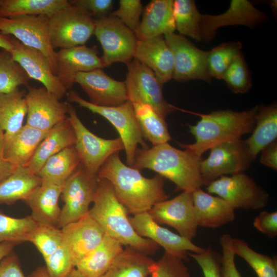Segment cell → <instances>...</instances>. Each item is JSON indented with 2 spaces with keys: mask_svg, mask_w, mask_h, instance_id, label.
<instances>
[{
  "mask_svg": "<svg viewBox=\"0 0 277 277\" xmlns=\"http://www.w3.org/2000/svg\"><path fill=\"white\" fill-rule=\"evenodd\" d=\"M16 245L15 243L7 242L0 243V261L13 251Z\"/></svg>",
  "mask_w": 277,
  "mask_h": 277,
  "instance_id": "54",
  "label": "cell"
},
{
  "mask_svg": "<svg viewBox=\"0 0 277 277\" xmlns=\"http://www.w3.org/2000/svg\"><path fill=\"white\" fill-rule=\"evenodd\" d=\"M153 262L149 255L127 247L102 277H148Z\"/></svg>",
  "mask_w": 277,
  "mask_h": 277,
  "instance_id": "34",
  "label": "cell"
},
{
  "mask_svg": "<svg viewBox=\"0 0 277 277\" xmlns=\"http://www.w3.org/2000/svg\"><path fill=\"white\" fill-rule=\"evenodd\" d=\"M194 214L197 226L216 228L233 222L235 209L219 196L201 188L192 192Z\"/></svg>",
  "mask_w": 277,
  "mask_h": 277,
  "instance_id": "24",
  "label": "cell"
},
{
  "mask_svg": "<svg viewBox=\"0 0 277 277\" xmlns=\"http://www.w3.org/2000/svg\"><path fill=\"white\" fill-rule=\"evenodd\" d=\"M85 11L92 17L96 19L108 16L112 10L113 1L112 0H74L70 2Z\"/></svg>",
  "mask_w": 277,
  "mask_h": 277,
  "instance_id": "49",
  "label": "cell"
},
{
  "mask_svg": "<svg viewBox=\"0 0 277 277\" xmlns=\"http://www.w3.org/2000/svg\"><path fill=\"white\" fill-rule=\"evenodd\" d=\"M70 5L67 0H3L0 17L44 15L50 17Z\"/></svg>",
  "mask_w": 277,
  "mask_h": 277,
  "instance_id": "33",
  "label": "cell"
},
{
  "mask_svg": "<svg viewBox=\"0 0 277 277\" xmlns=\"http://www.w3.org/2000/svg\"><path fill=\"white\" fill-rule=\"evenodd\" d=\"M91 104L104 107L117 106L128 100L125 82L113 79L102 69L78 73L75 78Z\"/></svg>",
  "mask_w": 277,
  "mask_h": 277,
  "instance_id": "20",
  "label": "cell"
},
{
  "mask_svg": "<svg viewBox=\"0 0 277 277\" xmlns=\"http://www.w3.org/2000/svg\"><path fill=\"white\" fill-rule=\"evenodd\" d=\"M202 270L204 277H222L221 273V254L211 247L200 253L188 252Z\"/></svg>",
  "mask_w": 277,
  "mask_h": 277,
  "instance_id": "47",
  "label": "cell"
},
{
  "mask_svg": "<svg viewBox=\"0 0 277 277\" xmlns=\"http://www.w3.org/2000/svg\"><path fill=\"white\" fill-rule=\"evenodd\" d=\"M93 206L88 215L102 228L105 233L131 248L148 255H153L160 247L151 240L141 236L132 227L125 207L116 197L111 184L98 179Z\"/></svg>",
  "mask_w": 277,
  "mask_h": 277,
  "instance_id": "3",
  "label": "cell"
},
{
  "mask_svg": "<svg viewBox=\"0 0 277 277\" xmlns=\"http://www.w3.org/2000/svg\"><path fill=\"white\" fill-rule=\"evenodd\" d=\"M173 56L172 78L177 82L200 80L210 82L207 56L208 51L197 48L185 36L174 32L164 35Z\"/></svg>",
  "mask_w": 277,
  "mask_h": 277,
  "instance_id": "14",
  "label": "cell"
},
{
  "mask_svg": "<svg viewBox=\"0 0 277 277\" xmlns=\"http://www.w3.org/2000/svg\"><path fill=\"white\" fill-rule=\"evenodd\" d=\"M232 238L228 233L222 235L220 243L222 248L221 273L222 277H242L235 263Z\"/></svg>",
  "mask_w": 277,
  "mask_h": 277,
  "instance_id": "48",
  "label": "cell"
},
{
  "mask_svg": "<svg viewBox=\"0 0 277 277\" xmlns=\"http://www.w3.org/2000/svg\"><path fill=\"white\" fill-rule=\"evenodd\" d=\"M97 175L111 184L118 200L133 215L148 212L168 198L164 189L165 178L159 174L152 178L144 177L139 170L126 165L119 152L106 161Z\"/></svg>",
  "mask_w": 277,
  "mask_h": 277,
  "instance_id": "1",
  "label": "cell"
},
{
  "mask_svg": "<svg viewBox=\"0 0 277 277\" xmlns=\"http://www.w3.org/2000/svg\"><path fill=\"white\" fill-rule=\"evenodd\" d=\"M234 93H245L251 88V78L242 53L239 54L228 68L223 79Z\"/></svg>",
  "mask_w": 277,
  "mask_h": 277,
  "instance_id": "43",
  "label": "cell"
},
{
  "mask_svg": "<svg viewBox=\"0 0 277 277\" xmlns=\"http://www.w3.org/2000/svg\"><path fill=\"white\" fill-rule=\"evenodd\" d=\"M0 48L9 52L12 49V44L9 35H5L0 32Z\"/></svg>",
  "mask_w": 277,
  "mask_h": 277,
  "instance_id": "55",
  "label": "cell"
},
{
  "mask_svg": "<svg viewBox=\"0 0 277 277\" xmlns=\"http://www.w3.org/2000/svg\"><path fill=\"white\" fill-rule=\"evenodd\" d=\"M37 225L30 215L15 218L0 211V243L7 242L17 245L29 242Z\"/></svg>",
  "mask_w": 277,
  "mask_h": 277,
  "instance_id": "39",
  "label": "cell"
},
{
  "mask_svg": "<svg viewBox=\"0 0 277 277\" xmlns=\"http://www.w3.org/2000/svg\"><path fill=\"white\" fill-rule=\"evenodd\" d=\"M65 277H84L75 267Z\"/></svg>",
  "mask_w": 277,
  "mask_h": 277,
  "instance_id": "57",
  "label": "cell"
},
{
  "mask_svg": "<svg viewBox=\"0 0 277 277\" xmlns=\"http://www.w3.org/2000/svg\"><path fill=\"white\" fill-rule=\"evenodd\" d=\"M253 226L270 239L277 236V212L263 211L254 219Z\"/></svg>",
  "mask_w": 277,
  "mask_h": 277,
  "instance_id": "50",
  "label": "cell"
},
{
  "mask_svg": "<svg viewBox=\"0 0 277 277\" xmlns=\"http://www.w3.org/2000/svg\"><path fill=\"white\" fill-rule=\"evenodd\" d=\"M27 87L26 125L48 131L67 118L68 103L61 102L60 99L45 87Z\"/></svg>",
  "mask_w": 277,
  "mask_h": 277,
  "instance_id": "16",
  "label": "cell"
},
{
  "mask_svg": "<svg viewBox=\"0 0 277 277\" xmlns=\"http://www.w3.org/2000/svg\"><path fill=\"white\" fill-rule=\"evenodd\" d=\"M3 2V0H0V7L2 5Z\"/></svg>",
  "mask_w": 277,
  "mask_h": 277,
  "instance_id": "58",
  "label": "cell"
},
{
  "mask_svg": "<svg viewBox=\"0 0 277 277\" xmlns=\"http://www.w3.org/2000/svg\"><path fill=\"white\" fill-rule=\"evenodd\" d=\"M266 15L247 0H232L229 8L217 15L201 14L199 30L201 41L209 42L218 29L229 25H242L249 27L263 23Z\"/></svg>",
  "mask_w": 277,
  "mask_h": 277,
  "instance_id": "18",
  "label": "cell"
},
{
  "mask_svg": "<svg viewBox=\"0 0 277 277\" xmlns=\"http://www.w3.org/2000/svg\"><path fill=\"white\" fill-rule=\"evenodd\" d=\"M63 184L42 182L25 201L31 209L30 216L37 224L57 227L61 212L58 199Z\"/></svg>",
  "mask_w": 277,
  "mask_h": 277,
  "instance_id": "25",
  "label": "cell"
},
{
  "mask_svg": "<svg viewBox=\"0 0 277 277\" xmlns=\"http://www.w3.org/2000/svg\"><path fill=\"white\" fill-rule=\"evenodd\" d=\"M202 156L181 150L168 142L151 148H137L132 167L148 169L172 182L178 190L193 192L203 185L200 172Z\"/></svg>",
  "mask_w": 277,
  "mask_h": 277,
  "instance_id": "2",
  "label": "cell"
},
{
  "mask_svg": "<svg viewBox=\"0 0 277 277\" xmlns=\"http://www.w3.org/2000/svg\"><path fill=\"white\" fill-rule=\"evenodd\" d=\"M44 260L50 277H65L75 268L69 252L63 244Z\"/></svg>",
  "mask_w": 277,
  "mask_h": 277,
  "instance_id": "45",
  "label": "cell"
},
{
  "mask_svg": "<svg viewBox=\"0 0 277 277\" xmlns=\"http://www.w3.org/2000/svg\"><path fill=\"white\" fill-rule=\"evenodd\" d=\"M30 79L9 52L0 51V93L10 92L22 85L28 86Z\"/></svg>",
  "mask_w": 277,
  "mask_h": 277,
  "instance_id": "40",
  "label": "cell"
},
{
  "mask_svg": "<svg viewBox=\"0 0 277 277\" xmlns=\"http://www.w3.org/2000/svg\"><path fill=\"white\" fill-rule=\"evenodd\" d=\"M209 193L216 194L234 209L257 210L265 207L268 193L243 172L222 176L207 186Z\"/></svg>",
  "mask_w": 277,
  "mask_h": 277,
  "instance_id": "10",
  "label": "cell"
},
{
  "mask_svg": "<svg viewBox=\"0 0 277 277\" xmlns=\"http://www.w3.org/2000/svg\"><path fill=\"white\" fill-rule=\"evenodd\" d=\"M29 277H50L45 267H38L33 271Z\"/></svg>",
  "mask_w": 277,
  "mask_h": 277,
  "instance_id": "56",
  "label": "cell"
},
{
  "mask_svg": "<svg viewBox=\"0 0 277 277\" xmlns=\"http://www.w3.org/2000/svg\"><path fill=\"white\" fill-rule=\"evenodd\" d=\"M240 42L221 44L208 52L207 64L211 77L223 79L226 71L234 58L241 53Z\"/></svg>",
  "mask_w": 277,
  "mask_h": 277,
  "instance_id": "41",
  "label": "cell"
},
{
  "mask_svg": "<svg viewBox=\"0 0 277 277\" xmlns=\"http://www.w3.org/2000/svg\"><path fill=\"white\" fill-rule=\"evenodd\" d=\"M129 219L139 235L154 242L163 247L165 252L172 255L184 260L188 251L200 253L205 250L191 241L161 226L153 220L148 212L134 215Z\"/></svg>",
  "mask_w": 277,
  "mask_h": 277,
  "instance_id": "17",
  "label": "cell"
},
{
  "mask_svg": "<svg viewBox=\"0 0 277 277\" xmlns=\"http://www.w3.org/2000/svg\"><path fill=\"white\" fill-rule=\"evenodd\" d=\"M148 213L156 223L172 227L186 239L192 241L197 234L192 192L183 191L171 200L160 202Z\"/></svg>",
  "mask_w": 277,
  "mask_h": 277,
  "instance_id": "15",
  "label": "cell"
},
{
  "mask_svg": "<svg viewBox=\"0 0 277 277\" xmlns=\"http://www.w3.org/2000/svg\"><path fill=\"white\" fill-rule=\"evenodd\" d=\"M63 244L66 246L75 267L77 264L102 242L105 232L89 215L61 228Z\"/></svg>",
  "mask_w": 277,
  "mask_h": 277,
  "instance_id": "22",
  "label": "cell"
},
{
  "mask_svg": "<svg viewBox=\"0 0 277 277\" xmlns=\"http://www.w3.org/2000/svg\"><path fill=\"white\" fill-rule=\"evenodd\" d=\"M94 28L95 20L82 8L70 3L49 17L51 44L54 50L85 45Z\"/></svg>",
  "mask_w": 277,
  "mask_h": 277,
  "instance_id": "7",
  "label": "cell"
},
{
  "mask_svg": "<svg viewBox=\"0 0 277 277\" xmlns=\"http://www.w3.org/2000/svg\"><path fill=\"white\" fill-rule=\"evenodd\" d=\"M210 150L208 157L203 159L200 164L204 185L222 176L243 172L253 161L241 138L219 144Z\"/></svg>",
  "mask_w": 277,
  "mask_h": 277,
  "instance_id": "12",
  "label": "cell"
},
{
  "mask_svg": "<svg viewBox=\"0 0 277 277\" xmlns=\"http://www.w3.org/2000/svg\"><path fill=\"white\" fill-rule=\"evenodd\" d=\"M67 118L74 131V145L80 164L89 173L97 175L106 161L113 154L124 150L121 138L105 139L90 131L78 117L75 108L68 103Z\"/></svg>",
  "mask_w": 277,
  "mask_h": 277,
  "instance_id": "6",
  "label": "cell"
},
{
  "mask_svg": "<svg viewBox=\"0 0 277 277\" xmlns=\"http://www.w3.org/2000/svg\"><path fill=\"white\" fill-rule=\"evenodd\" d=\"M134 58L150 69L162 85L172 78L173 54L163 35L138 39Z\"/></svg>",
  "mask_w": 277,
  "mask_h": 277,
  "instance_id": "23",
  "label": "cell"
},
{
  "mask_svg": "<svg viewBox=\"0 0 277 277\" xmlns=\"http://www.w3.org/2000/svg\"><path fill=\"white\" fill-rule=\"evenodd\" d=\"M49 19V17L44 15L0 17V32L12 36L24 45L42 52L55 74L56 52L50 41Z\"/></svg>",
  "mask_w": 277,
  "mask_h": 277,
  "instance_id": "13",
  "label": "cell"
},
{
  "mask_svg": "<svg viewBox=\"0 0 277 277\" xmlns=\"http://www.w3.org/2000/svg\"><path fill=\"white\" fill-rule=\"evenodd\" d=\"M201 14L194 1H173V17L175 29L180 34L190 37L197 42L201 41L199 30Z\"/></svg>",
  "mask_w": 277,
  "mask_h": 277,
  "instance_id": "38",
  "label": "cell"
},
{
  "mask_svg": "<svg viewBox=\"0 0 277 277\" xmlns=\"http://www.w3.org/2000/svg\"><path fill=\"white\" fill-rule=\"evenodd\" d=\"M173 1L152 0L146 6L141 22L134 32L138 40L174 32Z\"/></svg>",
  "mask_w": 277,
  "mask_h": 277,
  "instance_id": "26",
  "label": "cell"
},
{
  "mask_svg": "<svg viewBox=\"0 0 277 277\" xmlns=\"http://www.w3.org/2000/svg\"><path fill=\"white\" fill-rule=\"evenodd\" d=\"M4 132L0 129V183L8 177L16 168L4 157Z\"/></svg>",
  "mask_w": 277,
  "mask_h": 277,
  "instance_id": "53",
  "label": "cell"
},
{
  "mask_svg": "<svg viewBox=\"0 0 277 277\" xmlns=\"http://www.w3.org/2000/svg\"><path fill=\"white\" fill-rule=\"evenodd\" d=\"M56 61L55 75L67 90L71 89L78 73L105 67L96 48L85 45L60 49Z\"/></svg>",
  "mask_w": 277,
  "mask_h": 277,
  "instance_id": "21",
  "label": "cell"
},
{
  "mask_svg": "<svg viewBox=\"0 0 277 277\" xmlns=\"http://www.w3.org/2000/svg\"><path fill=\"white\" fill-rule=\"evenodd\" d=\"M128 71L125 81L128 100L149 105L165 119L170 113L185 110L169 103L163 96V85L153 71L133 58L127 65Z\"/></svg>",
  "mask_w": 277,
  "mask_h": 277,
  "instance_id": "8",
  "label": "cell"
},
{
  "mask_svg": "<svg viewBox=\"0 0 277 277\" xmlns=\"http://www.w3.org/2000/svg\"><path fill=\"white\" fill-rule=\"evenodd\" d=\"M123 250L120 242L105 233L101 243L75 268L84 277H102Z\"/></svg>",
  "mask_w": 277,
  "mask_h": 277,
  "instance_id": "29",
  "label": "cell"
},
{
  "mask_svg": "<svg viewBox=\"0 0 277 277\" xmlns=\"http://www.w3.org/2000/svg\"><path fill=\"white\" fill-rule=\"evenodd\" d=\"M41 184L38 174L28 166L17 167L0 183V204L10 205L19 200L25 201Z\"/></svg>",
  "mask_w": 277,
  "mask_h": 277,
  "instance_id": "31",
  "label": "cell"
},
{
  "mask_svg": "<svg viewBox=\"0 0 277 277\" xmlns=\"http://www.w3.org/2000/svg\"><path fill=\"white\" fill-rule=\"evenodd\" d=\"M183 260L167 252L157 261H154L150 277H190Z\"/></svg>",
  "mask_w": 277,
  "mask_h": 277,
  "instance_id": "44",
  "label": "cell"
},
{
  "mask_svg": "<svg viewBox=\"0 0 277 277\" xmlns=\"http://www.w3.org/2000/svg\"><path fill=\"white\" fill-rule=\"evenodd\" d=\"M93 34L102 47L105 67L116 62L127 65L133 59L138 39L117 17L109 15L95 20Z\"/></svg>",
  "mask_w": 277,
  "mask_h": 277,
  "instance_id": "9",
  "label": "cell"
},
{
  "mask_svg": "<svg viewBox=\"0 0 277 277\" xmlns=\"http://www.w3.org/2000/svg\"><path fill=\"white\" fill-rule=\"evenodd\" d=\"M98 182L97 175L87 172L80 164L66 180L62 190L64 205L57 225L62 228L88 215Z\"/></svg>",
  "mask_w": 277,
  "mask_h": 277,
  "instance_id": "11",
  "label": "cell"
},
{
  "mask_svg": "<svg viewBox=\"0 0 277 277\" xmlns=\"http://www.w3.org/2000/svg\"><path fill=\"white\" fill-rule=\"evenodd\" d=\"M63 241L61 229L55 226L41 224H37L29 240L44 259L55 252L62 245Z\"/></svg>",
  "mask_w": 277,
  "mask_h": 277,
  "instance_id": "42",
  "label": "cell"
},
{
  "mask_svg": "<svg viewBox=\"0 0 277 277\" xmlns=\"http://www.w3.org/2000/svg\"><path fill=\"white\" fill-rule=\"evenodd\" d=\"M69 102L74 103L92 112L98 114L108 121L115 128L124 146L126 163L132 167L138 145L142 148H148L145 143L136 118L132 103L127 100L117 106L104 107L93 105L74 91L66 93Z\"/></svg>",
  "mask_w": 277,
  "mask_h": 277,
  "instance_id": "5",
  "label": "cell"
},
{
  "mask_svg": "<svg viewBox=\"0 0 277 277\" xmlns=\"http://www.w3.org/2000/svg\"><path fill=\"white\" fill-rule=\"evenodd\" d=\"M10 38L12 49L9 52L30 78L41 83L47 91L59 99L66 94L67 90L53 73L49 61L42 52L24 45L12 36Z\"/></svg>",
  "mask_w": 277,
  "mask_h": 277,
  "instance_id": "19",
  "label": "cell"
},
{
  "mask_svg": "<svg viewBox=\"0 0 277 277\" xmlns=\"http://www.w3.org/2000/svg\"><path fill=\"white\" fill-rule=\"evenodd\" d=\"M260 163L274 170H277V141H273L261 150Z\"/></svg>",
  "mask_w": 277,
  "mask_h": 277,
  "instance_id": "52",
  "label": "cell"
},
{
  "mask_svg": "<svg viewBox=\"0 0 277 277\" xmlns=\"http://www.w3.org/2000/svg\"><path fill=\"white\" fill-rule=\"evenodd\" d=\"M25 95V91L19 88L0 93V129L4 132V138L13 135L23 126L27 112Z\"/></svg>",
  "mask_w": 277,
  "mask_h": 277,
  "instance_id": "32",
  "label": "cell"
},
{
  "mask_svg": "<svg viewBox=\"0 0 277 277\" xmlns=\"http://www.w3.org/2000/svg\"><path fill=\"white\" fill-rule=\"evenodd\" d=\"M276 104L260 105L252 134L244 140L252 160L256 159L264 148L276 140Z\"/></svg>",
  "mask_w": 277,
  "mask_h": 277,
  "instance_id": "30",
  "label": "cell"
},
{
  "mask_svg": "<svg viewBox=\"0 0 277 277\" xmlns=\"http://www.w3.org/2000/svg\"><path fill=\"white\" fill-rule=\"evenodd\" d=\"M135 115L144 138L156 145L171 140L167 124L149 105L132 103Z\"/></svg>",
  "mask_w": 277,
  "mask_h": 277,
  "instance_id": "36",
  "label": "cell"
},
{
  "mask_svg": "<svg viewBox=\"0 0 277 277\" xmlns=\"http://www.w3.org/2000/svg\"><path fill=\"white\" fill-rule=\"evenodd\" d=\"M75 142L74 131L67 118L48 131L27 166L37 174L49 157L67 147L74 146Z\"/></svg>",
  "mask_w": 277,
  "mask_h": 277,
  "instance_id": "28",
  "label": "cell"
},
{
  "mask_svg": "<svg viewBox=\"0 0 277 277\" xmlns=\"http://www.w3.org/2000/svg\"><path fill=\"white\" fill-rule=\"evenodd\" d=\"M232 248L235 255L244 260L253 269L258 277H277V258L259 253L244 240L232 238Z\"/></svg>",
  "mask_w": 277,
  "mask_h": 277,
  "instance_id": "37",
  "label": "cell"
},
{
  "mask_svg": "<svg viewBox=\"0 0 277 277\" xmlns=\"http://www.w3.org/2000/svg\"><path fill=\"white\" fill-rule=\"evenodd\" d=\"M0 277H26L13 251L0 261Z\"/></svg>",
  "mask_w": 277,
  "mask_h": 277,
  "instance_id": "51",
  "label": "cell"
},
{
  "mask_svg": "<svg viewBox=\"0 0 277 277\" xmlns=\"http://www.w3.org/2000/svg\"><path fill=\"white\" fill-rule=\"evenodd\" d=\"M47 132L25 124L13 135L4 137L5 158L16 167L27 166Z\"/></svg>",
  "mask_w": 277,
  "mask_h": 277,
  "instance_id": "27",
  "label": "cell"
},
{
  "mask_svg": "<svg viewBox=\"0 0 277 277\" xmlns=\"http://www.w3.org/2000/svg\"><path fill=\"white\" fill-rule=\"evenodd\" d=\"M80 165L76 150L72 146L49 157L37 174L42 182L63 184Z\"/></svg>",
  "mask_w": 277,
  "mask_h": 277,
  "instance_id": "35",
  "label": "cell"
},
{
  "mask_svg": "<svg viewBox=\"0 0 277 277\" xmlns=\"http://www.w3.org/2000/svg\"><path fill=\"white\" fill-rule=\"evenodd\" d=\"M260 105L243 111L220 110L208 114L193 113L201 117L195 125H188L194 137L192 144L180 143L179 146L202 156L208 149L219 144L240 139L251 133L254 127Z\"/></svg>",
  "mask_w": 277,
  "mask_h": 277,
  "instance_id": "4",
  "label": "cell"
},
{
  "mask_svg": "<svg viewBox=\"0 0 277 277\" xmlns=\"http://www.w3.org/2000/svg\"><path fill=\"white\" fill-rule=\"evenodd\" d=\"M118 8L110 15L117 17L134 32L140 23L143 6L140 0H121Z\"/></svg>",
  "mask_w": 277,
  "mask_h": 277,
  "instance_id": "46",
  "label": "cell"
}]
</instances>
